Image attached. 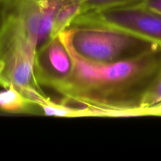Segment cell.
<instances>
[{"instance_id": "obj_1", "label": "cell", "mask_w": 161, "mask_h": 161, "mask_svg": "<svg viewBox=\"0 0 161 161\" xmlns=\"http://www.w3.org/2000/svg\"><path fill=\"white\" fill-rule=\"evenodd\" d=\"M70 53L75 62L73 72L54 91L66 98L103 109L104 116H138L143 95L161 68V47L108 64H91Z\"/></svg>"}, {"instance_id": "obj_2", "label": "cell", "mask_w": 161, "mask_h": 161, "mask_svg": "<svg viewBox=\"0 0 161 161\" xmlns=\"http://www.w3.org/2000/svg\"><path fill=\"white\" fill-rule=\"evenodd\" d=\"M3 14L37 49L59 36L82 14V0H0Z\"/></svg>"}, {"instance_id": "obj_3", "label": "cell", "mask_w": 161, "mask_h": 161, "mask_svg": "<svg viewBox=\"0 0 161 161\" xmlns=\"http://www.w3.org/2000/svg\"><path fill=\"white\" fill-rule=\"evenodd\" d=\"M59 36L69 51L83 61L95 64L126 61L158 46L127 33L106 28L69 27Z\"/></svg>"}, {"instance_id": "obj_4", "label": "cell", "mask_w": 161, "mask_h": 161, "mask_svg": "<svg viewBox=\"0 0 161 161\" xmlns=\"http://www.w3.org/2000/svg\"><path fill=\"white\" fill-rule=\"evenodd\" d=\"M36 52L15 23L3 15L0 24V86L42 91L35 76Z\"/></svg>"}, {"instance_id": "obj_5", "label": "cell", "mask_w": 161, "mask_h": 161, "mask_svg": "<svg viewBox=\"0 0 161 161\" xmlns=\"http://www.w3.org/2000/svg\"><path fill=\"white\" fill-rule=\"evenodd\" d=\"M70 27L106 28L127 33L161 47V14L141 3L77 16Z\"/></svg>"}, {"instance_id": "obj_6", "label": "cell", "mask_w": 161, "mask_h": 161, "mask_svg": "<svg viewBox=\"0 0 161 161\" xmlns=\"http://www.w3.org/2000/svg\"><path fill=\"white\" fill-rule=\"evenodd\" d=\"M75 62L60 36L50 39L37 50L34 72L40 86L54 89L72 74Z\"/></svg>"}, {"instance_id": "obj_7", "label": "cell", "mask_w": 161, "mask_h": 161, "mask_svg": "<svg viewBox=\"0 0 161 161\" xmlns=\"http://www.w3.org/2000/svg\"><path fill=\"white\" fill-rule=\"evenodd\" d=\"M40 107L14 87L0 90V112L10 114L37 113ZM42 110V109H41Z\"/></svg>"}, {"instance_id": "obj_8", "label": "cell", "mask_w": 161, "mask_h": 161, "mask_svg": "<svg viewBox=\"0 0 161 161\" xmlns=\"http://www.w3.org/2000/svg\"><path fill=\"white\" fill-rule=\"evenodd\" d=\"M142 1L143 0H82V14L137 4Z\"/></svg>"}, {"instance_id": "obj_9", "label": "cell", "mask_w": 161, "mask_h": 161, "mask_svg": "<svg viewBox=\"0 0 161 161\" xmlns=\"http://www.w3.org/2000/svg\"><path fill=\"white\" fill-rule=\"evenodd\" d=\"M161 104V68L148 86L142 99L141 108H147Z\"/></svg>"}, {"instance_id": "obj_10", "label": "cell", "mask_w": 161, "mask_h": 161, "mask_svg": "<svg viewBox=\"0 0 161 161\" xmlns=\"http://www.w3.org/2000/svg\"><path fill=\"white\" fill-rule=\"evenodd\" d=\"M140 116H161V104L157 106L147 108H140Z\"/></svg>"}, {"instance_id": "obj_11", "label": "cell", "mask_w": 161, "mask_h": 161, "mask_svg": "<svg viewBox=\"0 0 161 161\" xmlns=\"http://www.w3.org/2000/svg\"><path fill=\"white\" fill-rule=\"evenodd\" d=\"M142 4L161 14V0H143Z\"/></svg>"}, {"instance_id": "obj_12", "label": "cell", "mask_w": 161, "mask_h": 161, "mask_svg": "<svg viewBox=\"0 0 161 161\" xmlns=\"http://www.w3.org/2000/svg\"><path fill=\"white\" fill-rule=\"evenodd\" d=\"M3 7H2V5L0 3V24H1L2 20H3Z\"/></svg>"}]
</instances>
